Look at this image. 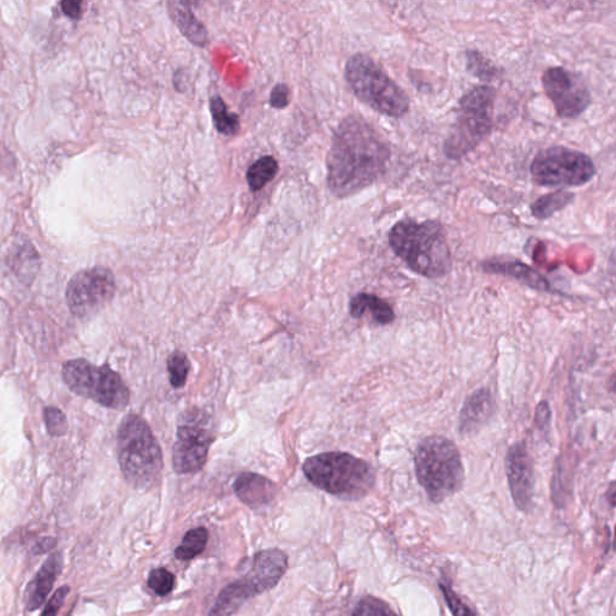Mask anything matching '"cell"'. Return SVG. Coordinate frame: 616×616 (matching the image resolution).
Wrapping results in <instances>:
<instances>
[{
    "instance_id": "1",
    "label": "cell",
    "mask_w": 616,
    "mask_h": 616,
    "mask_svg": "<svg viewBox=\"0 0 616 616\" xmlns=\"http://www.w3.org/2000/svg\"><path fill=\"white\" fill-rule=\"evenodd\" d=\"M392 150L382 134L360 115H349L337 126L328 154V187L345 199L375 185L387 174Z\"/></svg>"
},
{
    "instance_id": "2",
    "label": "cell",
    "mask_w": 616,
    "mask_h": 616,
    "mask_svg": "<svg viewBox=\"0 0 616 616\" xmlns=\"http://www.w3.org/2000/svg\"><path fill=\"white\" fill-rule=\"evenodd\" d=\"M388 239L396 256L419 276L441 278L452 270V252L440 222L401 219L390 229Z\"/></svg>"
},
{
    "instance_id": "3",
    "label": "cell",
    "mask_w": 616,
    "mask_h": 616,
    "mask_svg": "<svg viewBox=\"0 0 616 616\" xmlns=\"http://www.w3.org/2000/svg\"><path fill=\"white\" fill-rule=\"evenodd\" d=\"M117 454L124 478L135 489H150L162 475L161 446L150 426L136 414H128L118 428Z\"/></svg>"
},
{
    "instance_id": "4",
    "label": "cell",
    "mask_w": 616,
    "mask_h": 616,
    "mask_svg": "<svg viewBox=\"0 0 616 616\" xmlns=\"http://www.w3.org/2000/svg\"><path fill=\"white\" fill-rule=\"evenodd\" d=\"M416 476L431 502L441 503L464 487L465 469L456 444L446 437L429 436L414 455Z\"/></svg>"
},
{
    "instance_id": "5",
    "label": "cell",
    "mask_w": 616,
    "mask_h": 616,
    "mask_svg": "<svg viewBox=\"0 0 616 616\" xmlns=\"http://www.w3.org/2000/svg\"><path fill=\"white\" fill-rule=\"evenodd\" d=\"M345 77L354 96L378 114L401 118L410 111L408 94L371 56L357 53L349 58Z\"/></svg>"
},
{
    "instance_id": "6",
    "label": "cell",
    "mask_w": 616,
    "mask_h": 616,
    "mask_svg": "<svg viewBox=\"0 0 616 616\" xmlns=\"http://www.w3.org/2000/svg\"><path fill=\"white\" fill-rule=\"evenodd\" d=\"M302 470L316 488L345 499L364 497L376 482L375 470L369 462L342 452L312 456Z\"/></svg>"
},
{
    "instance_id": "7",
    "label": "cell",
    "mask_w": 616,
    "mask_h": 616,
    "mask_svg": "<svg viewBox=\"0 0 616 616\" xmlns=\"http://www.w3.org/2000/svg\"><path fill=\"white\" fill-rule=\"evenodd\" d=\"M496 91L477 86L461 97L458 118L444 141L443 151L452 161L475 151L493 130Z\"/></svg>"
},
{
    "instance_id": "8",
    "label": "cell",
    "mask_w": 616,
    "mask_h": 616,
    "mask_svg": "<svg viewBox=\"0 0 616 616\" xmlns=\"http://www.w3.org/2000/svg\"><path fill=\"white\" fill-rule=\"evenodd\" d=\"M62 376L71 392L103 407L122 410L129 404L126 383L109 366H97L82 359L70 360L63 365Z\"/></svg>"
},
{
    "instance_id": "9",
    "label": "cell",
    "mask_w": 616,
    "mask_h": 616,
    "mask_svg": "<svg viewBox=\"0 0 616 616\" xmlns=\"http://www.w3.org/2000/svg\"><path fill=\"white\" fill-rule=\"evenodd\" d=\"M594 161L580 151L552 146L539 151L530 167L531 180L539 187H580L594 179Z\"/></svg>"
},
{
    "instance_id": "10",
    "label": "cell",
    "mask_w": 616,
    "mask_h": 616,
    "mask_svg": "<svg viewBox=\"0 0 616 616\" xmlns=\"http://www.w3.org/2000/svg\"><path fill=\"white\" fill-rule=\"evenodd\" d=\"M213 441L215 432L210 417L200 410L187 411L177 428L173 452L174 470L180 475L199 472L206 464Z\"/></svg>"
},
{
    "instance_id": "11",
    "label": "cell",
    "mask_w": 616,
    "mask_h": 616,
    "mask_svg": "<svg viewBox=\"0 0 616 616\" xmlns=\"http://www.w3.org/2000/svg\"><path fill=\"white\" fill-rule=\"evenodd\" d=\"M115 292V276L109 269L96 266L79 271L67 287L69 310L77 318L91 317L114 298Z\"/></svg>"
},
{
    "instance_id": "12",
    "label": "cell",
    "mask_w": 616,
    "mask_h": 616,
    "mask_svg": "<svg viewBox=\"0 0 616 616\" xmlns=\"http://www.w3.org/2000/svg\"><path fill=\"white\" fill-rule=\"evenodd\" d=\"M542 85L560 118H577L592 103L591 93L583 77L564 67H552L544 71Z\"/></svg>"
},
{
    "instance_id": "13",
    "label": "cell",
    "mask_w": 616,
    "mask_h": 616,
    "mask_svg": "<svg viewBox=\"0 0 616 616\" xmlns=\"http://www.w3.org/2000/svg\"><path fill=\"white\" fill-rule=\"evenodd\" d=\"M506 473L512 499L519 511L529 513L535 499V471L529 449L524 441L509 447Z\"/></svg>"
},
{
    "instance_id": "14",
    "label": "cell",
    "mask_w": 616,
    "mask_h": 616,
    "mask_svg": "<svg viewBox=\"0 0 616 616\" xmlns=\"http://www.w3.org/2000/svg\"><path fill=\"white\" fill-rule=\"evenodd\" d=\"M288 568L287 555L280 549H269L260 552L254 558L251 571L248 572L247 578H250L251 583L256 589L257 594H263L280 582L284 573Z\"/></svg>"
},
{
    "instance_id": "15",
    "label": "cell",
    "mask_w": 616,
    "mask_h": 616,
    "mask_svg": "<svg viewBox=\"0 0 616 616\" xmlns=\"http://www.w3.org/2000/svg\"><path fill=\"white\" fill-rule=\"evenodd\" d=\"M495 413V400L489 389H479L462 406L459 431L462 436L475 435Z\"/></svg>"
},
{
    "instance_id": "16",
    "label": "cell",
    "mask_w": 616,
    "mask_h": 616,
    "mask_svg": "<svg viewBox=\"0 0 616 616\" xmlns=\"http://www.w3.org/2000/svg\"><path fill=\"white\" fill-rule=\"evenodd\" d=\"M62 568L63 560L61 554H53L44 562L39 572L35 574L32 582L28 584L25 596L28 610L33 612V610H37L43 606L59 574H61Z\"/></svg>"
},
{
    "instance_id": "17",
    "label": "cell",
    "mask_w": 616,
    "mask_h": 616,
    "mask_svg": "<svg viewBox=\"0 0 616 616\" xmlns=\"http://www.w3.org/2000/svg\"><path fill=\"white\" fill-rule=\"evenodd\" d=\"M234 491L245 505L258 508L268 505L275 499L277 487L266 477L246 472L236 478Z\"/></svg>"
},
{
    "instance_id": "18",
    "label": "cell",
    "mask_w": 616,
    "mask_h": 616,
    "mask_svg": "<svg viewBox=\"0 0 616 616\" xmlns=\"http://www.w3.org/2000/svg\"><path fill=\"white\" fill-rule=\"evenodd\" d=\"M8 264L22 282L29 284L40 269V256L31 241L19 236L9 246Z\"/></svg>"
},
{
    "instance_id": "19",
    "label": "cell",
    "mask_w": 616,
    "mask_h": 616,
    "mask_svg": "<svg viewBox=\"0 0 616 616\" xmlns=\"http://www.w3.org/2000/svg\"><path fill=\"white\" fill-rule=\"evenodd\" d=\"M167 7L170 19L180 29L183 37H186L195 46L205 47L209 44V33H207L204 23L194 16L189 4L169 2Z\"/></svg>"
},
{
    "instance_id": "20",
    "label": "cell",
    "mask_w": 616,
    "mask_h": 616,
    "mask_svg": "<svg viewBox=\"0 0 616 616\" xmlns=\"http://www.w3.org/2000/svg\"><path fill=\"white\" fill-rule=\"evenodd\" d=\"M349 312L353 318L357 319L369 315L372 321L379 325H388L395 321L393 307L373 294L355 295L349 305Z\"/></svg>"
},
{
    "instance_id": "21",
    "label": "cell",
    "mask_w": 616,
    "mask_h": 616,
    "mask_svg": "<svg viewBox=\"0 0 616 616\" xmlns=\"http://www.w3.org/2000/svg\"><path fill=\"white\" fill-rule=\"evenodd\" d=\"M483 266L489 272L517 278L519 282L525 283L526 286L542 290V292H549L550 290L546 278L526 264L520 262H488Z\"/></svg>"
},
{
    "instance_id": "22",
    "label": "cell",
    "mask_w": 616,
    "mask_h": 616,
    "mask_svg": "<svg viewBox=\"0 0 616 616\" xmlns=\"http://www.w3.org/2000/svg\"><path fill=\"white\" fill-rule=\"evenodd\" d=\"M574 199H576V194L565 191V189L543 195V197L538 198L530 206L532 216L538 219V221H546V219L553 217L556 212L564 210L565 207L571 205Z\"/></svg>"
},
{
    "instance_id": "23",
    "label": "cell",
    "mask_w": 616,
    "mask_h": 616,
    "mask_svg": "<svg viewBox=\"0 0 616 616\" xmlns=\"http://www.w3.org/2000/svg\"><path fill=\"white\" fill-rule=\"evenodd\" d=\"M280 171L275 157L265 156L254 162L247 170V183L252 192H259L268 185Z\"/></svg>"
},
{
    "instance_id": "24",
    "label": "cell",
    "mask_w": 616,
    "mask_h": 616,
    "mask_svg": "<svg viewBox=\"0 0 616 616\" xmlns=\"http://www.w3.org/2000/svg\"><path fill=\"white\" fill-rule=\"evenodd\" d=\"M210 111L218 133L227 136L239 134L241 129L239 116L229 111L221 97L213 96L210 99Z\"/></svg>"
},
{
    "instance_id": "25",
    "label": "cell",
    "mask_w": 616,
    "mask_h": 616,
    "mask_svg": "<svg viewBox=\"0 0 616 616\" xmlns=\"http://www.w3.org/2000/svg\"><path fill=\"white\" fill-rule=\"evenodd\" d=\"M207 541H209V532L204 527L188 531L183 537L181 546L175 550L176 559L188 561L197 558L204 552Z\"/></svg>"
},
{
    "instance_id": "26",
    "label": "cell",
    "mask_w": 616,
    "mask_h": 616,
    "mask_svg": "<svg viewBox=\"0 0 616 616\" xmlns=\"http://www.w3.org/2000/svg\"><path fill=\"white\" fill-rule=\"evenodd\" d=\"M467 68L472 75L478 76L485 81L495 80L500 75V70L481 53L469 51L467 53Z\"/></svg>"
},
{
    "instance_id": "27",
    "label": "cell",
    "mask_w": 616,
    "mask_h": 616,
    "mask_svg": "<svg viewBox=\"0 0 616 616\" xmlns=\"http://www.w3.org/2000/svg\"><path fill=\"white\" fill-rule=\"evenodd\" d=\"M168 371L170 383L174 388L185 387L189 372V360L187 355L182 352H174L168 359Z\"/></svg>"
},
{
    "instance_id": "28",
    "label": "cell",
    "mask_w": 616,
    "mask_h": 616,
    "mask_svg": "<svg viewBox=\"0 0 616 616\" xmlns=\"http://www.w3.org/2000/svg\"><path fill=\"white\" fill-rule=\"evenodd\" d=\"M352 616H399L388 603L376 597L367 596L360 600Z\"/></svg>"
},
{
    "instance_id": "29",
    "label": "cell",
    "mask_w": 616,
    "mask_h": 616,
    "mask_svg": "<svg viewBox=\"0 0 616 616\" xmlns=\"http://www.w3.org/2000/svg\"><path fill=\"white\" fill-rule=\"evenodd\" d=\"M147 584L157 596H167L174 589L175 577L164 568H157L150 573Z\"/></svg>"
},
{
    "instance_id": "30",
    "label": "cell",
    "mask_w": 616,
    "mask_h": 616,
    "mask_svg": "<svg viewBox=\"0 0 616 616\" xmlns=\"http://www.w3.org/2000/svg\"><path fill=\"white\" fill-rule=\"evenodd\" d=\"M440 589L444 596V601H446L450 612H452L454 616H478L475 609H473L470 604H467L464 598L456 594L449 585L441 582Z\"/></svg>"
},
{
    "instance_id": "31",
    "label": "cell",
    "mask_w": 616,
    "mask_h": 616,
    "mask_svg": "<svg viewBox=\"0 0 616 616\" xmlns=\"http://www.w3.org/2000/svg\"><path fill=\"white\" fill-rule=\"evenodd\" d=\"M44 420L47 432L51 436H63L67 434L68 422L64 413L56 407H46L44 410Z\"/></svg>"
},
{
    "instance_id": "32",
    "label": "cell",
    "mask_w": 616,
    "mask_h": 616,
    "mask_svg": "<svg viewBox=\"0 0 616 616\" xmlns=\"http://www.w3.org/2000/svg\"><path fill=\"white\" fill-rule=\"evenodd\" d=\"M290 103V90L286 84H277L270 94L271 108L276 110L286 109Z\"/></svg>"
},
{
    "instance_id": "33",
    "label": "cell",
    "mask_w": 616,
    "mask_h": 616,
    "mask_svg": "<svg viewBox=\"0 0 616 616\" xmlns=\"http://www.w3.org/2000/svg\"><path fill=\"white\" fill-rule=\"evenodd\" d=\"M68 594H69L68 586H62L61 589H58L55 592V595H53L50 598L49 603L46 604V607L43 610V613H41V616H57Z\"/></svg>"
},
{
    "instance_id": "34",
    "label": "cell",
    "mask_w": 616,
    "mask_h": 616,
    "mask_svg": "<svg viewBox=\"0 0 616 616\" xmlns=\"http://www.w3.org/2000/svg\"><path fill=\"white\" fill-rule=\"evenodd\" d=\"M81 5L82 3L77 2H63L61 7L65 15L71 17V19H77L81 15Z\"/></svg>"
}]
</instances>
